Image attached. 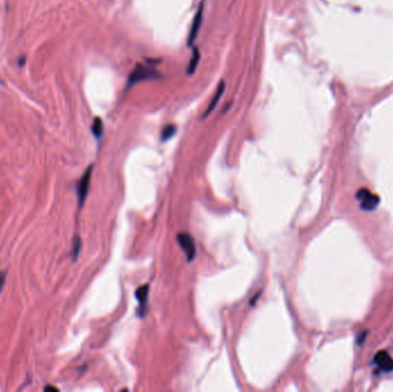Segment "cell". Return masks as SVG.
<instances>
[{"mask_svg": "<svg viewBox=\"0 0 393 392\" xmlns=\"http://www.w3.org/2000/svg\"><path fill=\"white\" fill-rule=\"evenodd\" d=\"M160 76L161 74L153 66H149V64H137L134 71L131 72L128 78V88L134 86L139 82L148 81V79H156Z\"/></svg>", "mask_w": 393, "mask_h": 392, "instance_id": "1", "label": "cell"}, {"mask_svg": "<svg viewBox=\"0 0 393 392\" xmlns=\"http://www.w3.org/2000/svg\"><path fill=\"white\" fill-rule=\"evenodd\" d=\"M102 132H104V125H102L101 120L99 118H97L92 125V133L95 135L96 138L99 139L102 136Z\"/></svg>", "mask_w": 393, "mask_h": 392, "instance_id": "11", "label": "cell"}, {"mask_svg": "<svg viewBox=\"0 0 393 392\" xmlns=\"http://www.w3.org/2000/svg\"><path fill=\"white\" fill-rule=\"evenodd\" d=\"M81 245H82L81 239H79V238L77 237L76 239H75V242H74V251H73V255H74V259H75V260H76V258L78 256L79 250H81Z\"/></svg>", "mask_w": 393, "mask_h": 392, "instance_id": "12", "label": "cell"}, {"mask_svg": "<svg viewBox=\"0 0 393 392\" xmlns=\"http://www.w3.org/2000/svg\"><path fill=\"white\" fill-rule=\"evenodd\" d=\"M199 61H200V52H199L198 48H194L192 57H191V60L189 62L188 69H186V73H188L189 75H193L194 72L196 71V67H198Z\"/></svg>", "mask_w": 393, "mask_h": 392, "instance_id": "9", "label": "cell"}, {"mask_svg": "<svg viewBox=\"0 0 393 392\" xmlns=\"http://www.w3.org/2000/svg\"><path fill=\"white\" fill-rule=\"evenodd\" d=\"M45 391H48V390H52V391H58V389L57 388H54V386H46V388L44 389Z\"/></svg>", "mask_w": 393, "mask_h": 392, "instance_id": "14", "label": "cell"}, {"mask_svg": "<svg viewBox=\"0 0 393 392\" xmlns=\"http://www.w3.org/2000/svg\"><path fill=\"white\" fill-rule=\"evenodd\" d=\"M375 362L384 372H392L393 371V359L390 357V354L386 351H380L376 353Z\"/></svg>", "mask_w": 393, "mask_h": 392, "instance_id": "6", "label": "cell"}, {"mask_svg": "<svg viewBox=\"0 0 393 392\" xmlns=\"http://www.w3.org/2000/svg\"><path fill=\"white\" fill-rule=\"evenodd\" d=\"M176 132H177V128L174 124L167 125V127L162 130V134H161L162 142H167L168 139H170L176 134Z\"/></svg>", "mask_w": 393, "mask_h": 392, "instance_id": "10", "label": "cell"}, {"mask_svg": "<svg viewBox=\"0 0 393 392\" xmlns=\"http://www.w3.org/2000/svg\"><path fill=\"white\" fill-rule=\"evenodd\" d=\"M177 242H179L182 250L185 252L188 261H192L196 254L195 243L192 236L188 234V232H181V234L177 235Z\"/></svg>", "mask_w": 393, "mask_h": 392, "instance_id": "2", "label": "cell"}, {"mask_svg": "<svg viewBox=\"0 0 393 392\" xmlns=\"http://www.w3.org/2000/svg\"><path fill=\"white\" fill-rule=\"evenodd\" d=\"M357 199L360 202L361 207L363 209H366V211H372V209H374L377 206L378 202H380V199H378L377 195L373 194L370 191L367 189L360 190L357 193Z\"/></svg>", "mask_w": 393, "mask_h": 392, "instance_id": "5", "label": "cell"}, {"mask_svg": "<svg viewBox=\"0 0 393 392\" xmlns=\"http://www.w3.org/2000/svg\"><path fill=\"white\" fill-rule=\"evenodd\" d=\"M148 291H149V286L148 284H145V286L140 287L137 289L136 291V298H137L139 301V312L140 314L139 316L143 317L145 311H146V304H147V298H148Z\"/></svg>", "mask_w": 393, "mask_h": 392, "instance_id": "7", "label": "cell"}, {"mask_svg": "<svg viewBox=\"0 0 393 392\" xmlns=\"http://www.w3.org/2000/svg\"><path fill=\"white\" fill-rule=\"evenodd\" d=\"M5 279H6V273L2 272V273H0V292H2V290H3V287H4V284H5Z\"/></svg>", "mask_w": 393, "mask_h": 392, "instance_id": "13", "label": "cell"}, {"mask_svg": "<svg viewBox=\"0 0 393 392\" xmlns=\"http://www.w3.org/2000/svg\"><path fill=\"white\" fill-rule=\"evenodd\" d=\"M92 166H90L84 172V175L81 177L77 184V197H78V206L82 207L84 202H85L86 195L89 193L91 183V175H92Z\"/></svg>", "mask_w": 393, "mask_h": 392, "instance_id": "3", "label": "cell"}, {"mask_svg": "<svg viewBox=\"0 0 393 392\" xmlns=\"http://www.w3.org/2000/svg\"><path fill=\"white\" fill-rule=\"evenodd\" d=\"M204 5H205L204 2L200 3L198 11H196L195 15L193 17L192 25H191V29H190V32H189V36H188V45L189 46H192L193 45L194 40L196 38V36H198V34H199V30H200V28H201V25H203Z\"/></svg>", "mask_w": 393, "mask_h": 392, "instance_id": "4", "label": "cell"}, {"mask_svg": "<svg viewBox=\"0 0 393 392\" xmlns=\"http://www.w3.org/2000/svg\"><path fill=\"white\" fill-rule=\"evenodd\" d=\"M224 90H226V83H224L223 81H221V82H220V84H219V86H217V89H216V91H215L214 97L212 98V100H210V102H209L208 108L206 110V112H205L204 118H207V116H208L210 113H212V112H213V110L215 108V107H216L219 100L221 99V97H222V95L224 93Z\"/></svg>", "mask_w": 393, "mask_h": 392, "instance_id": "8", "label": "cell"}]
</instances>
